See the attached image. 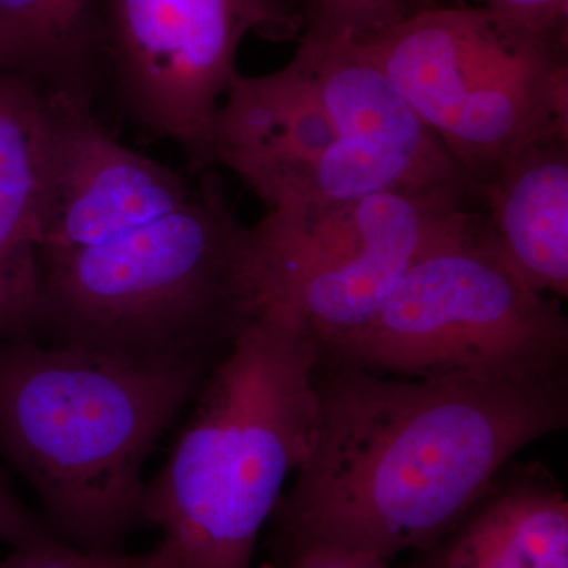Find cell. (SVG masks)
I'll return each instance as SVG.
<instances>
[{"label":"cell","instance_id":"5","mask_svg":"<svg viewBox=\"0 0 568 568\" xmlns=\"http://www.w3.org/2000/svg\"><path fill=\"white\" fill-rule=\"evenodd\" d=\"M317 354L409 379H537L568 375V320L476 212L406 272L365 327Z\"/></svg>","mask_w":568,"mask_h":568},{"label":"cell","instance_id":"13","mask_svg":"<svg viewBox=\"0 0 568 568\" xmlns=\"http://www.w3.org/2000/svg\"><path fill=\"white\" fill-rule=\"evenodd\" d=\"M0 70L95 106L104 89L99 0H0Z\"/></svg>","mask_w":568,"mask_h":568},{"label":"cell","instance_id":"19","mask_svg":"<svg viewBox=\"0 0 568 568\" xmlns=\"http://www.w3.org/2000/svg\"><path fill=\"white\" fill-rule=\"evenodd\" d=\"M437 6V0H407V9L410 14L417 13V11L432 9Z\"/></svg>","mask_w":568,"mask_h":568},{"label":"cell","instance_id":"16","mask_svg":"<svg viewBox=\"0 0 568 568\" xmlns=\"http://www.w3.org/2000/svg\"><path fill=\"white\" fill-rule=\"evenodd\" d=\"M305 24L364 43L409 17L407 0H310Z\"/></svg>","mask_w":568,"mask_h":568},{"label":"cell","instance_id":"8","mask_svg":"<svg viewBox=\"0 0 568 568\" xmlns=\"http://www.w3.org/2000/svg\"><path fill=\"white\" fill-rule=\"evenodd\" d=\"M104 89L126 121L174 142L196 173L211 171L216 111L250 33L291 41L304 31L298 0H99Z\"/></svg>","mask_w":568,"mask_h":568},{"label":"cell","instance_id":"9","mask_svg":"<svg viewBox=\"0 0 568 568\" xmlns=\"http://www.w3.org/2000/svg\"><path fill=\"white\" fill-rule=\"evenodd\" d=\"M212 164L237 175L267 211L452 192L361 136L298 52L274 73L237 74L213 122Z\"/></svg>","mask_w":568,"mask_h":568},{"label":"cell","instance_id":"12","mask_svg":"<svg viewBox=\"0 0 568 568\" xmlns=\"http://www.w3.org/2000/svg\"><path fill=\"white\" fill-rule=\"evenodd\" d=\"M515 271L537 293L568 295V141L532 145L476 190Z\"/></svg>","mask_w":568,"mask_h":568},{"label":"cell","instance_id":"20","mask_svg":"<svg viewBox=\"0 0 568 568\" xmlns=\"http://www.w3.org/2000/svg\"><path fill=\"white\" fill-rule=\"evenodd\" d=\"M2 336H6V335H3L2 325H0V338H2Z\"/></svg>","mask_w":568,"mask_h":568},{"label":"cell","instance_id":"15","mask_svg":"<svg viewBox=\"0 0 568 568\" xmlns=\"http://www.w3.org/2000/svg\"><path fill=\"white\" fill-rule=\"evenodd\" d=\"M0 568H183L181 549L162 540L151 551H82L62 540L13 549Z\"/></svg>","mask_w":568,"mask_h":568},{"label":"cell","instance_id":"6","mask_svg":"<svg viewBox=\"0 0 568 568\" xmlns=\"http://www.w3.org/2000/svg\"><path fill=\"white\" fill-rule=\"evenodd\" d=\"M358 44L474 194L526 149L568 141V54L510 43L480 7L417 11Z\"/></svg>","mask_w":568,"mask_h":568},{"label":"cell","instance_id":"2","mask_svg":"<svg viewBox=\"0 0 568 568\" xmlns=\"http://www.w3.org/2000/svg\"><path fill=\"white\" fill-rule=\"evenodd\" d=\"M37 265L33 338L119 361L215 366L267 305L254 227L212 171L181 207Z\"/></svg>","mask_w":568,"mask_h":568},{"label":"cell","instance_id":"3","mask_svg":"<svg viewBox=\"0 0 568 568\" xmlns=\"http://www.w3.org/2000/svg\"><path fill=\"white\" fill-rule=\"evenodd\" d=\"M213 368L0 338V457L31 484L55 537L123 551L144 525L142 466Z\"/></svg>","mask_w":568,"mask_h":568},{"label":"cell","instance_id":"7","mask_svg":"<svg viewBox=\"0 0 568 568\" xmlns=\"http://www.w3.org/2000/svg\"><path fill=\"white\" fill-rule=\"evenodd\" d=\"M466 196L388 192L271 209L253 226L267 304L294 308L320 346L355 334L425 253L473 219Z\"/></svg>","mask_w":568,"mask_h":568},{"label":"cell","instance_id":"1","mask_svg":"<svg viewBox=\"0 0 568 568\" xmlns=\"http://www.w3.org/2000/svg\"><path fill=\"white\" fill-rule=\"evenodd\" d=\"M313 388L312 446L265 545H338L390 564L425 551L515 454L568 426V375L409 379L317 354Z\"/></svg>","mask_w":568,"mask_h":568},{"label":"cell","instance_id":"11","mask_svg":"<svg viewBox=\"0 0 568 568\" xmlns=\"http://www.w3.org/2000/svg\"><path fill=\"white\" fill-rule=\"evenodd\" d=\"M47 164V93L0 70V325L6 336H32L36 325Z\"/></svg>","mask_w":568,"mask_h":568},{"label":"cell","instance_id":"17","mask_svg":"<svg viewBox=\"0 0 568 568\" xmlns=\"http://www.w3.org/2000/svg\"><path fill=\"white\" fill-rule=\"evenodd\" d=\"M257 568H392L390 562L338 545L306 544L291 547L265 545Z\"/></svg>","mask_w":568,"mask_h":568},{"label":"cell","instance_id":"14","mask_svg":"<svg viewBox=\"0 0 568 568\" xmlns=\"http://www.w3.org/2000/svg\"><path fill=\"white\" fill-rule=\"evenodd\" d=\"M480 9L510 43L568 54V0H481Z\"/></svg>","mask_w":568,"mask_h":568},{"label":"cell","instance_id":"4","mask_svg":"<svg viewBox=\"0 0 568 568\" xmlns=\"http://www.w3.org/2000/svg\"><path fill=\"white\" fill-rule=\"evenodd\" d=\"M317 351L302 316L272 301L205 377L142 493V521L181 549L183 568H252L286 478L312 446Z\"/></svg>","mask_w":568,"mask_h":568},{"label":"cell","instance_id":"10","mask_svg":"<svg viewBox=\"0 0 568 568\" xmlns=\"http://www.w3.org/2000/svg\"><path fill=\"white\" fill-rule=\"evenodd\" d=\"M406 568H568L566 487L544 463L510 459Z\"/></svg>","mask_w":568,"mask_h":568},{"label":"cell","instance_id":"18","mask_svg":"<svg viewBox=\"0 0 568 568\" xmlns=\"http://www.w3.org/2000/svg\"><path fill=\"white\" fill-rule=\"evenodd\" d=\"M61 540L40 515L33 514L14 495L6 470L0 466V544L13 549Z\"/></svg>","mask_w":568,"mask_h":568}]
</instances>
